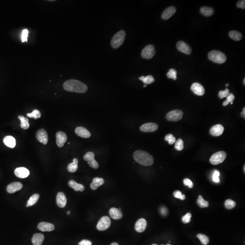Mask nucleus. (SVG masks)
Instances as JSON below:
<instances>
[{
	"instance_id": "393cba45",
	"label": "nucleus",
	"mask_w": 245,
	"mask_h": 245,
	"mask_svg": "<svg viewBox=\"0 0 245 245\" xmlns=\"http://www.w3.org/2000/svg\"><path fill=\"white\" fill-rule=\"evenodd\" d=\"M4 143L6 146L10 148H14L16 146V139L13 137L11 136H7L3 140Z\"/></svg>"
},
{
	"instance_id": "4d7b16f0",
	"label": "nucleus",
	"mask_w": 245,
	"mask_h": 245,
	"mask_svg": "<svg viewBox=\"0 0 245 245\" xmlns=\"http://www.w3.org/2000/svg\"><path fill=\"white\" fill-rule=\"evenodd\" d=\"M67 213L68 215L70 214V211H68Z\"/></svg>"
},
{
	"instance_id": "de8ad7c7",
	"label": "nucleus",
	"mask_w": 245,
	"mask_h": 245,
	"mask_svg": "<svg viewBox=\"0 0 245 245\" xmlns=\"http://www.w3.org/2000/svg\"><path fill=\"white\" fill-rule=\"evenodd\" d=\"M220 176V173L218 171H215L214 172L213 175V180L214 182L219 183L220 182V179H219V177Z\"/></svg>"
},
{
	"instance_id": "7c9ffc66",
	"label": "nucleus",
	"mask_w": 245,
	"mask_h": 245,
	"mask_svg": "<svg viewBox=\"0 0 245 245\" xmlns=\"http://www.w3.org/2000/svg\"><path fill=\"white\" fill-rule=\"evenodd\" d=\"M139 79L145 84H151L155 81V80L153 76L151 75H148L146 77L144 76H141L139 77Z\"/></svg>"
},
{
	"instance_id": "6e6552de",
	"label": "nucleus",
	"mask_w": 245,
	"mask_h": 245,
	"mask_svg": "<svg viewBox=\"0 0 245 245\" xmlns=\"http://www.w3.org/2000/svg\"><path fill=\"white\" fill-rule=\"evenodd\" d=\"M156 53L155 47L153 45H149L145 47L141 53L142 57L146 59H150Z\"/></svg>"
},
{
	"instance_id": "13d9d810",
	"label": "nucleus",
	"mask_w": 245,
	"mask_h": 245,
	"mask_svg": "<svg viewBox=\"0 0 245 245\" xmlns=\"http://www.w3.org/2000/svg\"><path fill=\"white\" fill-rule=\"evenodd\" d=\"M152 245H158L156 244H152ZM164 245L162 244V245ZM166 245H171V244H167Z\"/></svg>"
},
{
	"instance_id": "aec40b11",
	"label": "nucleus",
	"mask_w": 245,
	"mask_h": 245,
	"mask_svg": "<svg viewBox=\"0 0 245 245\" xmlns=\"http://www.w3.org/2000/svg\"><path fill=\"white\" fill-rule=\"evenodd\" d=\"M176 12V7L173 6H170L166 8L163 12L162 15V18L163 19L166 20L171 17Z\"/></svg>"
},
{
	"instance_id": "a19ab883",
	"label": "nucleus",
	"mask_w": 245,
	"mask_h": 245,
	"mask_svg": "<svg viewBox=\"0 0 245 245\" xmlns=\"http://www.w3.org/2000/svg\"><path fill=\"white\" fill-rule=\"evenodd\" d=\"M230 94V91L228 89H226L225 90H221L219 91L218 93V96L220 99H223L224 98L227 97Z\"/></svg>"
},
{
	"instance_id": "a18cd8bd",
	"label": "nucleus",
	"mask_w": 245,
	"mask_h": 245,
	"mask_svg": "<svg viewBox=\"0 0 245 245\" xmlns=\"http://www.w3.org/2000/svg\"><path fill=\"white\" fill-rule=\"evenodd\" d=\"M88 164L89 165V166L93 168H95V169H97V168H99V164L95 159L91 160V161H89L88 162Z\"/></svg>"
},
{
	"instance_id": "20e7f679",
	"label": "nucleus",
	"mask_w": 245,
	"mask_h": 245,
	"mask_svg": "<svg viewBox=\"0 0 245 245\" xmlns=\"http://www.w3.org/2000/svg\"><path fill=\"white\" fill-rule=\"evenodd\" d=\"M126 33L124 31L118 32L112 39L111 45L114 48L116 49L122 45L125 39Z\"/></svg>"
},
{
	"instance_id": "4c0bfd02",
	"label": "nucleus",
	"mask_w": 245,
	"mask_h": 245,
	"mask_svg": "<svg viewBox=\"0 0 245 245\" xmlns=\"http://www.w3.org/2000/svg\"><path fill=\"white\" fill-rule=\"evenodd\" d=\"M165 140L166 141H168L169 145H172L176 141V138L173 136V135L170 134H167L166 136L165 137Z\"/></svg>"
},
{
	"instance_id": "5fc2aeb1",
	"label": "nucleus",
	"mask_w": 245,
	"mask_h": 245,
	"mask_svg": "<svg viewBox=\"0 0 245 245\" xmlns=\"http://www.w3.org/2000/svg\"><path fill=\"white\" fill-rule=\"evenodd\" d=\"M241 116L242 117L244 118H245V108H244L243 109V112L241 113Z\"/></svg>"
},
{
	"instance_id": "72a5a7b5",
	"label": "nucleus",
	"mask_w": 245,
	"mask_h": 245,
	"mask_svg": "<svg viewBox=\"0 0 245 245\" xmlns=\"http://www.w3.org/2000/svg\"><path fill=\"white\" fill-rule=\"evenodd\" d=\"M27 116L31 118H34L35 119H37L41 117V113L39 110H35L31 113H28L27 114Z\"/></svg>"
},
{
	"instance_id": "ddd939ff",
	"label": "nucleus",
	"mask_w": 245,
	"mask_h": 245,
	"mask_svg": "<svg viewBox=\"0 0 245 245\" xmlns=\"http://www.w3.org/2000/svg\"><path fill=\"white\" fill-rule=\"evenodd\" d=\"M191 89L195 94L198 96H202L205 94V89L203 86L198 82L193 84Z\"/></svg>"
},
{
	"instance_id": "f8f14e48",
	"label": "nucleus",
	"mask_w": 245,
	"mask_h": 245,
	"mask_svg": "<svg viewBox=\"0 0 245 245\" xmlns=\"http://www.w3.org/2000/svg\"><path fill=\"white\" fill-rule=\"evenodd\" d=\"M56 144L60 148L64 146L65 143L67 140V136L66 133L63 132H58L56 133Z\"/></svg>"
},
{
	"instance_id": "39448f33",
	"label": "nucleus",
	"mask_w": 245,
	"mask_h": 245,
	"mask_svg": "<svg viewBox=\"0 0 245 245\" xmlns=\"http://www.w3.org/2000/svg\"><path fill=\"white\" fill-rule=\"evenodd\" d=\"M227 153L225 152L221 151L213 154L210 159V162L212 164L217 165L222 163L226 159Z\"/></svg>"
},
{
	"instance_id": "680f3d73",
	"label": "nucleus",
	"mask_w": 245,
	"mask_h": 245,
	"mask_svg": "<svg viewBox=\"0 0 245 245\" xmlns=\"http://www.w3.org/2000/svg\"><path fill=\"white\" fill-rule=\"evenodd\" d=\"M228 85H229V84H227L226 85V86H228Z\"/></svg>"
},
{
	"instance_id": "ea45409f",
	"label": "nucleus",
	"mask_w": 245,
	"mask_h": 245,
	"mask_svg": "<svg viewBox=\"0 0 245 245\" xmlns=\"http://www.w3.org/2000/svg\"><path fill=\"white\" fill-rule=\"evenodd\" d=\"M235 96H234L232 93H230L228 96L227 97V100H225L224 102L223 103V106H227L230 103L233 102V101L234 100Z\"/></svg>"
},
{
	"instance_id": "f257e3e1",
	"label": "nucleus",
	"mask_w": 245,
	"mask_h": 245,
	"mask_svg": "<svg viewBox=\"0 0 245 245\" xmlns=\"http://www.w3.org/2000/svg\"><path fill=\"white\" fill-rule=\"evenodd\" d=\"M65 90L70 92L79 93H85L88 87L82 82L75 80H70L65 82L63 85Z\"/></svg>"
},
{
	"instance_id": "4be33fe9",
	"label": "nucleus",
	"mask_w": 245,
	"mask_h": 245,
	"mask_svg": "<svg viewBox=\"0 0 245 245\" xmlns=\"http://www.w3.org/2000/svg\"><path fill=\"white\" fill-rule=\"evenodd\" d=\"M109 213L111 218L115 220L121 219L123 216L122 212L120 210L115 208H111L109 211Z\"/></svg>"
},
{
	"instance_id": "8fccbe9b",
	"label": "nucleus",
	"mask_w": 245,
	"mask_h": 245,
	"mask_svg": "<svg viewBox=\"0 0 245 245\" xmlns=\"http://www.w3.org/2000/svg\"><path fill=\"white\" fill-rule=\"evenodd\" d=\"M236 6L238 8H242L243 9H245V1H239L236 4Z\"/></svg>"
},
{
	"instance_id": "58836bf2",
	"label": "nucleus",
	"mask_w": 245,
	"mask_h": 245,
	"mask_svg": "<svg viewBox=\"0 0 245 245\" xmlns=\"http://www.w3.org/2000/svg\"><path fill=\"white\" fill-rule=\"evenodd\" d=\"M94 159H95V154L91 152H89L87 153L84 156V159L88 162L91 161Z\"/></svg>"
},
{
	"instance_id": "3c124183",
	"label": "nucleus",
	"mask_w": 245,
	"mask_h": 245,
	"mask_svg": "<svg viewBox=\"0 0 245 245\" xmlns=\"http://www.w3.org/2000/svg\"><path fill=\"white\" fill-rule=\"evenodd\" d=\"M92 245V242L91 241H89L88 240H83L81 241L80 243H79L78 245Z\"/></svg>"
},
{
	"instance_id": "603ef678",
	"label": "nucleus",
	"mask_w": 245,
	"mask_h": 245,
	"mask_svg": "<svg viewBox=\"0 0 245 245\" xmlns=\"http://www.w3.org/2000/svg\"><path fill=\"white\" fill-rule=\"evenodd\" d=\"M29 126H30V124L28 122L21 123V127L24 130H27L29 128Z\"/></svg>"
},
{
	"instance_id": "69168bd1",
	"label": "nucleus",
	"mask_w": 245,
	"mask_h": 245,
	"mask_svg": "<svg viewBox=\"0 0 245 245\" xmlns=\"http://www.w3.org/2000/svg\"><path fill=\"white\" fill-rule=\"evenodd\" d=\"M121 208H119V210H121Z\"/></svg>"
},
{
	"instance_id": "b1692460",
	"label": "nucleus",
	"mask_w": 245,
	"mask_h": 245,
	"mask_svg": "<svg viewBox=\"0 0 245 245\" xmlns=\"http://www.w3.org/2000/svg\"><path fill=\"white\" fill-rule=\"evenodd\" d=\"M104 183V180L103 178L96 177L93 179V182L90 184V187L92 190H96Z\"/></svg>"
},
{
	"instance_id": "0eeeda50",
	"label": "nucleus",
	"mask_w": 245,
	"mask_h": 245,
	"mask_svg": "<svg viewBox=\"0 0 245 245\" xmlns=\"http://www.w3.org/2000/svg\"><path fill=\"white\" fill-rule=\"evenodd\" d=\"M183 112L180 110H174L168 112L166 115V119L170 121H179L182 119Z\"/></svg>"
},
{
	"instance_id": "e433bc0d",
	"label": "nucleus",
	"mask_w": 245,
	"mask_h": 245,
	"mask_svg": "<svg viewBox=\"0 0 245 245\" xmlns=\"http://www.w3.org/2000/svg\"><path fill=\"white\" fill-rule=\"evenodd\" d=\"M184 143L182 139L179 138L176 141L175 144V149L178 151H181L184 148Z\"/></svg>"
},
{
	"instance_id": "49530a36",
	"label": "nucleus",
	"mask_w": 245,
	"mask_h": 245,
	"mask_svg": "<svg viewBox=\"0 0 245 245\" xmlns=\"http://www.w3.org/2000/svg\"><path fill=\"white\" fill-rule=\"evenodd\" d=\"M28 31L27 29H24L23 30L21 35V40L22 42H24L25 41H27V37H28Z\"/></svg>"
},
{
	"instance_id": "473e14b6",
	"label": "nucleus",
	"mask_w": 245,
	"mask_h": 245,
	"mask_svg": "<svg viewBox=\"0 0 245 245\" xmlns=\"http://www.w3.org/2000/svg\"><path fill=\"white\" fill-rule=\"evenodd\" d=\"M197 237L199 239L200 241L203 245H208V243H209V238L205 235L198 234L197 235Z\"/></svg>"
},
{
	"instance_id": "9b49d317",
	"label": "nucleus",
	"mask_w": 245,
	"mask_h": 245,
	"mask_svg": "<svg viewBox=\"0 0 245 245\" xmlns=\"http://www.w3.org/2000/svg\"><path fill=\"white\" fill-rule=\"evenodd\" d=\"M178 50L181 52L187 55L191 54L192 50L190 46L183 41H179L177 43Z\"/></svg>"
},
{
	"instance_id": "f03ea898",
	"label": "nucleus",
	"mask_w": 245,
	"mask_h": 245,
	"mask_svg": "<svg viewBox=\"0 0 245 245\" xmlns=\"http://www.w3.org/2000/svg\"><path fill=\"white\" fill-rule=\"evenodd\" d=\"M133 157L136 162L142 165L151 166L154 163L153 156L145 151H136L134 153Z\"/></svg>"
},
{
	"instance_id": "7ed1b4c3",
	"label": "nucleus",
	"mask_w": 245,
	"mask_h": 245,
	"mask_svg": "<svg viewBox=\"0 0 245 245\" xmlns=\"http://www.w3.org/2000/svg\"><path fill=\"white\" fill-rule=\"evenodd\" d=\"M208 56L209 60L217 64H223L227 60L226 55L220 51H211L208 53Z\"/></svg>"
},
{
	"instance_id": "864d4df0",
	"label": "nucleus",
	"mask_w": 245,
	"mask_h": 245,
	"mask_svg": "<svg viewBox=\"0 0 245 245\" xmlns=\"http://www.w3.org/2000/svg\"><path fill=\"white\" fill-rule=\"evenodd\" d=\"M18 118L21 121V123H23L28 122L29 120L28 119L24 117L23 116L19 115L18 116Z\"/></svg>"
},
{
	"instance_id": "0e129e2a",
	"label": "nucleus",
	"mask_w": 245,
	"mask_h": 245,
	"mask_svg": "<svg viewBox=\"0 0 245 245\" xmlns=\"http://www.w3.org/2000/svg\"><path fill=\"white\" fill-rule=\"evenodd\" d=\"M231 104H233V102H231Z\"/></svg>"
},
{
	"instance_id": "5701e85b",
	"label": "nucleus",
	"mask_w": 245,
	"mask_h": 245,
	"mask_svg": "<svg viewBox=\"0 0 245 245\" xmlns=\"http://www.w3.org/2000/svg\"><path fill=\"white\" fill-rule=\"evenodd\" d=\"M44 236L41 233L34 234L32 241L33 245H41L44 240Z\"/></svg>"
},
{
	"instance_id": "2f4dec72",
	"label": "nucleus",
	"mask_w": 245,
	"mask_h": 245,
	"mask_svg": "<svg viewBox=\"0 0 245 245\" xmlns=\"http://www.w3.org/2000/svg\"><path fill=\"white\" fill-rule=\"evenodd\" d=\"M197 202L199 207L201 208H208L209 206V203L208 202L205 201L201 195L199 196V198L197 200Z\"/></svg>"
},
{
	"instance_id": "f3484780",
	"label": "nucleus",
	"mask_w": 245,
	"mask_h": 245,
	"mask_svg": "<svg viewBox=\"0 0 245 245\" xmlns=\"http://www.w3.org/2000/svg\"><path fill=\"white\" fill-rule=\"evenodd\" d=\"M224 128L221 124L214 125L210 129V134L213 136H219L222 134L224 132Z\"/></svg>"
},
{
	"instance_id": "bf43d9fd",
	"label": "nucleus",
	"mask_w": 245,
	"mask_h": 245,
	"mask_svg": "<svg viewBox=\"0 0 245 245\" xmlns=\"http://www.w3.org/2000/svg\"><path fill=\"white\" fill-rule=\"evenodd\" d=\"M243 84H244V85H245V78H244V80H243Z\"/></svg>"
},
{
	"instance_id": "79ce46f5",
	"label": "nucleus",
	"mask_w": 245,
	"mask_h": 245,
	"mask_svg": "<svg viewBox=\"0 0 245 245\" xmlns=\"http://www.w3.org/2000/svg\"><path fill=\"white\" fill-rule=\"evenodd\" d=\"M173 196L177 198L180 199L182 200L185 199L186 196L184 194H183L182 192L180 191H176L173 193Z\"/></svg>"
},
{
	"instance_id": "c85d7f7f",
	"label": "nucleus",
	"mask_w": 245,
	"mask_h": 245,
	"mask_svg": "<svg viewBox=\"0 0 245 245\" xmlns=\"http://www.w3.org/2000/svg\"><path fill=\"white\" fill-rule=\"evenodd\" d=\"M78 160L77 159H74L73 162L70 163L67 167L68 171L70 172H74L77 171L78 168Z\"/></svg>"
},
{
	"instance_id": "412c9836",
	"label": "nucleus",
	"mask_w": 245,
	"mask_h": 245,
	"mask_svg": "<svg viewBox=\"0 0 245 245\" xmlns=\"http://www.w3.org/2000/svg\"><path fill=\"white\" fill-rule=\"evenodd\" d=\"M75 133L77 135L83 138H88L91 136V134L85 128L78 127L76 128Z\"/></svg>"
},
{
	"instance_id": "a878e982",
	"label": "nucleus",
	"mask_w": 245,
	"mask_h": 245,
	"mask_svg": "<svg viewBox=\"0 0 245 245\" xmlns=\"http://www.w3.org/2000/svg\"><path fill=\"white\" fill-rule=\"evenodd\" d=\"M68 185L70 187L73 188L74 190L76 192L77 191L83 192L84 191L85 187L82 184L77 183L76 182L72 180L69 182Z\"/></svg>"
},
{
	"instance_id": "bb28decb",
	"label": "nucleus",
	"mask_w": 245,
	"mask_h": 245,
	"mask_svg": "<svg viewBox=\"0 0 245 245\" xmlns=\"http://www.w3.org/2000/svg\"><path fill=\"white\" fill-rule=\"evenodd\" d=\"M200 11L202 14L203 16L207 17L212 16L215 12L213 8L208 7V6H203L201 8Z\"/></svg>"
},
{
	"instance_id": "c756f323",
	"label": "nucleus",
	"mask_w": 245,
	"mask_h": 245,
	"mask_svg": "<svg viewBox=\"0 0 245 245\" xmlns=\"http://www.w3.org/2000/svg\"><path fill=\"white\" fill-rule=\"evenodd\" d=\"M40 195L38 194H34L30 197L29 200L27 201L26 207H29L33 206L36 203L39 198Z\"/></svg>"
},
{
	"instance_id": "1a4fd4ad",
	"label": "nucleus",
	"mask_w": 245,
	"mask_h": 245,
	"mask_svg": "<svg viewBox=\"0 0 245 245\" xmlns=\"http://www.w3.org/2000/svg\"><path fill=\"white\" fill-rule=\"evenodd\" d=\"M36 137L37 140L43 145H47L48 142V134L44 129H40L37 131Z\"/></svg>"
},
{
	"instance_id": "052dcab7",
	"label": "nucleus",
	"mask_w": 245,
	"mask_h": 245,
	"mask_svg": "<svg viewBox=\"0 0 245 245\" xmlns=\"http://www.w3.org/2000/svg\"><path fill=\"white\" fill-rule=\"evenodd\" d=\"M244 172H245V165H244Z\"/></svg>"
},
{
	"instance_id": "6ab92c4d",
	"label": "nucleus",
	"mask_w": 245,
	"mask_h": 245,
	"mask_svg": "<svg viewBox=\"0 0 245 245\" xmlns=\"http://www.w3.org/2000/svg\"><path fill=\"white\" fill-rule=\"evenodd\" d=\"M15 174L18 178L24 179L27 178L29 176L30 172L28 169L25 168H18L15 169Z\"/></svg>"
},
{
	"instance_id": "4468645a",
	"label": "nucleus",
	"mask_w": 245,
	"mask_h": 245,
	"mask_svg": "<svg viewBox=\"0 0 245 245\" xmlns=\"http://www.w3.org/2000/svg\"><path fill=\"white\" fill-rule=\"evenodd\" d=\"M147 221L144 218H140L137 221L135 225V229L138 232H144L147 227Z\"/></svg>"
},
{
	"instance_id": "e2e57ef3",
	"label": "nucleus",
	"mask_w": 245,
	"mask_h": 245,
	"mask_svg": "<svg viewBox=\"0 0 245 245\" xmlns=\"http://www.w3.org/2000/svg\"><path fill=\"white\" fill-rule=\"evenodd\" d=\"M146 86H147L146 85H144V87H146Z\"/></svg>"
},
{
	"instance_id": "37998d69",
	"label": "nucleus",
	"mask_w": 245,
	"mask_h": 245,
	"mask_svg": "<svg viewBox=\"0 0 245 245\" xmlns=\"http://www.w3.org/2000/svg\"><path fill=\"white\" fill-rule=\"evenodd\" d=\"M159 213L163 217L167 216L168 214V209L165 206H162L159 208Z\"/></svg>"
},
{
	"instance_id": "cd10ccee",
	"label": "nucleus",
	"mask_w": 245,
	"mask_h": 245,
	"mask_svg": "<svg viewBox=\"0 0 245 245\" xmlns=\"http://www.w3.org/2000/svg\"><path fill=\"white\" fill-rule=\"evenodd\" d=\"M229 36L233 40L239 41L243 38V35L240 32L236 31H231L229 33Z\"/></svg>"
},
{
	"instance_id": "a211bd4d",
	"label": "nucleus",
	"mask_w": 245,
	"mask_h": 245,
	"mask_svg": "<svg viewBox=\"0 0 245 245\" xmlns=\"http://www.w3.org/2000/svg\"><path fill=\"white\" fill-rule=\"evenodd\" d=\"M37 227L38 229L42 232H51L55 229L54 225L48 222H40Z\"/></svg>"
},
{
	"instance_id": "f704fd0d",
	"label": "nucleus",
	"mask_w": 245,
	"mask_h": 245,
	"mask_svg": "<svg viewBox=\"0 0 245 245\" xmlns=\"http://www.w3.org/2000/svg\"><path fill=\"white\" fill-rule=\"evenodd\" d=\"M236 206V203L232 200H227L225 202V208L228 209H232L234 208Z\"/></svg>"
},
{
	"instance_id": "c9c22d12",
	"label": "nucleus",
	"mask_w": 245,
	"mask_h": 245,
	"mask_svg": "<svg viewBox=\"0 0 245 245\" xmlns=\"http://www.w3.org/2000/svg\"><path fill=\"white\" fill-rule=\"evenodd\" d=\"M177 72L174 69L169 70L168 73L167 74V76L169 79H172L173 80H176L177 78Z\"/></svg>"
},
{
	"instance_id": "dca6fc26",
	"label": "nucleus",
	"mask_w": 245,
	"mask_h": 245,
	"mask_svg": "<svg viewBox=\"0 0 245 245\" xmlns=\"http://www.w3.org/2000/svg\"><path fill=\"white\" fill-rule=\"evenodd\" d=\"M56 203L60 208L66 207L67 203V199L65 194L62 192H59L56 196Z\"/></svg>"
},
{
	"instance_id": "2eb2a0df",
	"label": "nucleus",
	"mask_w": 245,
	"mask_h": 245,
	"mask_svg": "<svg viewBox=\"0 0 245 245\" xmlns=\"http://www.w3.org/2000/svg\"><path fill=\"white\" fill-rule=\"evenodd\" d=\"M23 187V185L20 182H14L7 186L6 190L9 194H13L19 191Z\"/></svg>"
},
{
	"instance_id": "9d476101",
	"label": "nucleus",
	"mask_w": 245,
	"mask_h": 245,
	"mask_svg": "<svg viewBox=\"0 0 245 245\" xmlns=\"http://www.w3.org/2000/svg\"><path fill=\"white\" fill-rule=\"evenodd\" d=\"M159 126L158 124L153 123H145L140 127V130L144 132H152L158 130Z\"/></svg>"
},
{
	"instance_id": "09e8293b",
	"label": "nucleus",
	"mask_w": 245,
	"mask_h": 245,
	"mask_svg": "<svg viewBox=\"0 0 245 245\" xmlns=\"http://www.w3.org/2000/svg\"><path fill=\"white\" fill-rule=\"evenodd\" d=\"M183 183L185 186H187L189 188H193L194 187V183L188 179H185L183 180Z\"/></svg>"
},
{
	"instance_id": "423d86ee",
	"label": "nucleus",
	"mask_w": 245,
	"mask_h": 245,
	"mask_svg": "<svg viewBox=\"0 0 245 245\" xmlns=\"http://www.w3.org/2000/svg\"><path fill=\"white\" fill-rule=\"evenodd\" d=\"M111 225V220L110 217L104 216L100 219L97 224L96 228L98 230L103 231L108 229Z\"/></svg>"
},
{
	"instance_id": "c03bdc74",
	"label": "nucleus",
	"mask_w": 245,
	"mask_h": 245,
	"mask_svg": "<svg viewBox=\"0 0 245 245\" xmlns=\"http://www.w3.org/2000/svg\"><path fill=\"white\" fill-rule=\"evenodd\" d=\"M191 217H192L191 214L190 213H187V214L183 217L182 218V221L184 223L187 224V223H188L190 222Z\"/></svg>"
},
{
	"instance_id": "6e6d98bb",
	"label": "nucleus",
	"mask_w": 245,
	"mask_h": 245,
	"mask_svg": "<svg viewBox=\"0 0 245 245\" xmlns=\"http://www.w3.org/2000/svg\"><path fill=\"white\" fill-rule=\"evenodd\" d=\"M110 245H119V244L117 243H113Z\"/></svg>"
}]
</instances>
